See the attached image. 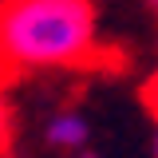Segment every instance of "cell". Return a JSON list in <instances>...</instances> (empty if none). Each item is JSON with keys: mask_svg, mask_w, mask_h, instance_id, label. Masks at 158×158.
<instances>
[{"mask_svg": "<svg viewBox=\"0 0 158 158\" xmlns=\"http://www.w3.org/2000/svg\"><path fill=\"white\" fill-rule=\"evenodd\" d=\"M103 56L91 0H8L0 12V71L95 67Z\"/></svg>", "mask_w": 158, "mask_h": 158, "instance_id": "6da1fadb", "label": "cell"}, {"mask_svg": "<svg viewBox=\"0 0 158 158\" xmlns=\"http://www.w3.org/2000/svg\"><path fill=\"white\" fill-rule=\"evenodd\" d=\"M87 135H91V127H87V118L79 115V111H59V115L48 123V142L71 150V154L87 146Z\"/></svg>", "mask_w": 158, "mask_h": 158, "instance_id": "7a4b0ae2", "label": "cell"}, {"mask_svg": "<svg viewBox=\"0 0 158 158\" xmlns=\"http://www.w3.org/2000/svg\"><path fill=\"white\" fill-rule=\"evenodd\" d=\"M4 83H8V75L0 71V158H8V146H12V111H8Z\"/></svg>", "mask_w": 158, "mask_h": 158, "instance_id": "3957f363", "label": "cell"}, {"mask_svg": "<svg viewBox=\"0 0 158 158\" xmlns=\"http://www.w3.org/2000/svg\"><path fill=\"white\" fill-rule=\"evenodd\" d=\"M142 99H146V107H150V111L158 115V71L146 79V87H142Z\"/></svg>", "mask_w": 158, "mask_h": 158, "instance_id": "277c9868", "label": "cell"}, {"mask_svg": "<svg viewBox=\"0 0 158 158\" xmlns=\"http://www.w3.org/2000/svg\"><path fill=\"white\" fill-rule=\"evenodd\" d=\"M71 158H99V154H91V150L83 146V150H75V154H71Z\"/></svg>", "mask_w": 158, "mask_h": 158, "instance_id": "5b68a950", "label": "cell"}, {"mask_svg": "<svg viewBox=\"0 0 158 158\" xmlns=\"http://www.w3.org/2000/svg\"><path fill=\"white\" fill-rule=\"evenodd\" d=\"M4 4H8V0H0V12H4Z\"/></svg>", "mask_w": 158, "mask_h": 158, "instance_id": "8992f818", "label": "cell"}, {"mask_svg": "<svg viewBox=\"0 0 158 158\" xmlns=\"http://www.w3.org/2000/svg\"><path fill=\"white\" fill-rule=\"evenodd\" d=\"M146 4H154V8H158V0H146Z\"/></svg>", "mask_w": 158, "mask_h": 158, "instance_id": "52a82bcc", "label": "cell"}]
</instances>
